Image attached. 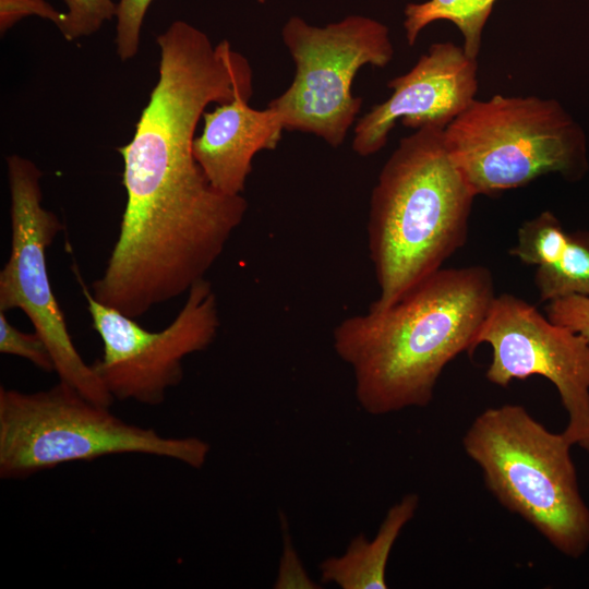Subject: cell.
Wrapping results in <instances>:
<instances>
[{
	"label": "cell",
	"mask_w": 589,
	"mask_h": 589,
	"mask_svg": "<svg viewBox=\"0 0 589 589\" xmlns=\"http://www.w3.org/2000/svg\"><path fill=\"white\" fill-rule=\"evenodd\" d=\"M495 297L486 267H442L390 305L341 321L333 348L360 407L383 416L428 406L445 366L477 347Z\"/></svg>",
	"instance_id": "cell-1"
},
{
	"label": "cell",
	"mask_w": 589,
	"mask_h": 589,
	"mask_svg": "<svg viewBox=\"0 0 589 589\" xmlns=\"http://www.w3.org/2000/svg\"><path fill=\"white\" fill-rule=\"evenodd\" d=\"M476 193L450 156L444 129L399 141L370 197L368 244L382 309L442 268L466 241Z\"/></svg>",
	"instance_id": "cell-2"
},
{
	"label": "cell",
	"mask_w": 589,
	"mask_h": 589,
	"mask_svg": "<svg viewBox=\"0 0 589 589\" xmlns=\"http://www.w3.org/2000/svg\"><path fill=\"white\" fill-rule=\"evenodd\" d=\"M573 444L548 430L525 407L483 410L462 437L489 491L558 552L579 558L589 548V507L570 456Z\"/></svg>",
	"instance_id": "cell-3"
},
{
	"label": "cell",
	"mask_w": 589,
	"mask_h": 589,
	"mask_svg": "<svg viewBox=\"0 0 589 589\" xmlns=\"http://www.w3.org/2000/svg\"><path fill=\"white\" fill-rule=\"evenodd\" d=\"M211 445L128 423L59 381L34 393L0 387V478L26 479L62 464L121 454L165 457L201 469Z\"/></svg>",
	"instance_id": "cell-4"
},
{
	"label": "cell",
	"mask_w": 589,
	"mask_h": 589,
	"mask_svg": "<svg viewBox=\"0 0 589 589\" xmlns=\"http://www.w3.org/2000/svg\"><path fill=\"white\" fill-rule=\"evenodd\" d=\"M448 152L471 189L495 194L584 164L585 137L554 99L494 95L474 99L444 129Z\"/></svg>",
	"instance_id": "cell-5"
},
{
	"label": "cell",
	"mask_w": 589,
	"mask_h": 589,
	"mask_svg": "<svg viewBox=\"0 0 589 589\" xmlns=\"http://www.w3.org/2000/svg\"><path fill=\"white\" fill-rule=\"evenodd\" d=\"M281 37L296 73L268 107L279 115L285 130L312 133L339 147L362 106L351 89L358 71L368 64L384 68L394 58L387 26L352 14L318 27L293 15Z\"/></svg>",
	"instance_id": "cell-6"
},
{
	"label": "cell",
	"mask_w": 589,
	"mask_h": 589,
	"mask_svg": "<svg viewBox=\"0 0 589 589\" xmlns=\"http://www.w3.org/2000/svg\"><path fill=\"white\" fill-rule=\"evenodd\" d=\"M11 243L0 271V311L21 309L45 341L62 381L89 400L110 407L115 400L93 365L77 352L52 291L47 250L63 226L43 206L41 170L17 154L7 156Z\"/></svg>",
	"instance_id": "cell-7"
},
{
	"label": "cell",
	"mask_w": 589,
	"mask_h": 589,
	"mask_svg": "<svg viewBox=\"0 0 589 589\" xmlns=\"http://www.w3.org/2000/svg\"><path fill=\"white\" fill-rule=\"evenodd\" d=\"M92 326L103 341V356L93 369L115 399L156 406L180 384L183 359L205 350L219 328L217 297L205 278L188 291L173 321L159 332L93 298L76 272Z\"/></svg>",
	"instance_id": "cell-8"
},
{
	"label": "cell",
	"mask_w": 589,
	"mask_h": 589,
	"mask_svg": "<svg viewBox=\"0 0 589 589\" xmlns=\"http://www.w3.org/2000/svg\"><path fill=\"white\" fill-rule=\"evenodd\" d=\"M492 349L485 376L506 387L513 380L540 375L557 389L568 421L565 437L577 445L589 435V340L552 322L527 301L496 296L477 346Z\"/></svg>",
	"instance_id": "cell-9"
},
{
	"label": "cell",
	"mask_w": 589,
	"mask_h": 589,
	"mask_svg": "<svg viewBox=\"0 0 589 589\" xmlns=\"http://www.w3.org/2000/svg\"><path fill=\"white\" fill-rule=\"evenodd\" d=\"M387 86L392 95L356 123L352 149L359 156L381 151L398 120L416 130L429 125L445 129L476 99L478 62L462 46L436 43Z\"/></svg>",
	"instance_id": "cell-10"
},
{
	"label": "cell",
	"mask_w": 589,
	"mask_h": 589,
	"mask_svg": "<svg viewBox=\"0 0 589 589\" xmlns=\"http://www.w3.org/2000/svg\"><path fill=\"white\" fill-rule=\"evenodd\" d=\"M250 98L240 93L205 111L203 131L193 141V155L206 179L226 195H241L253 157L262 149L276 148L285 130L274 109L252 108Z\"/></svg>",
	"instance_id": "cell-11"
},
{
	"label": "cell",
	"mask_w": 589,
	"mask_h": 589,
	"mask_svg": "<svg viewBox=\"0 0 589 589\" xmlns=\"http://www.w3.org/2000/svg\"><path fill=\"white\" fill-rule=\"evenodd\" d=\"M418 506L419 496L406 494L387 510L373 539L359 533L344 554L323 560L318 565L322 584H334L341 589H386L392 549Z\"/></svg>",
	"instance_id": "cell-12"
},
{
	"label": "cell",
	"mask_w": 589,
	"mask_h": 589,
	"mask_svg": "<svg viewBox=\"0 0 589 589\" xmlns=\"http://www.w3.org/2000/svg\"><path fill=\"white\" fill-rule=\"evenodd\" d=\"M495 2L496 0H428L409 3L404 11L407 43L413 46L425 26L446 20L454 23L462 34L465 52L478 59L483 27Z\"/></svg>",
	"instance_id": "cell-13"
},
{
	"label": "cell",
	"mask_w": 589,
	"mask_h": 589,
	"mask_svg": "<svg viewBox=\"0 0 589 589\" xmlns=\"http://www.w3.org/2000/svg\"><path fill=\"white\" fill-rule=\"evenodd\" d=\"M534 284L542 301L572 294L589 297V236L568 233L555 260L537 267Z\"/></svg>",
	"instance_id": "cell-14"
},
{
	"label": "cell",
	"mask_w": 589,
	"mask_h": 589,
	"mask_svg": "<svg viewBox=\"0 0 589 589\" xmlns=\"http://www.w3.org/2000/svg\"><path fill=\"white\" fill-rule=\"evenodd\" d=\"M567 237L558 219L546 211L522 224L510 254L522 263L544 266L555 260Z\"/></svg>",
	"instance_id": "cell-15"
},
{
	"label": "cell",
	"mask_w": 589,
	"mask_h": 589,
	"mask_svg": "<svg viewBox=\"0 0 589 589\" xmlns=\"http://www.w3.org/2000/svg\"><path fill=\"white\" fill-rule=\"evenodd\" d=\"M63 2L67 11L59 31L68 41L93 35L107 21L116 17L117 3L112 0H63Z\"/></svg>",
	"instance_id": "cell-16"
},
{
	"label": "cell",
	"mask_w": 589,
	"mask_h": 589,
	"mask_svg": "<svg viewBox=\"0 0 589 589\" xmlns=\"http://www.w3.org/2000/svg\"><path fill=\"white\" fill-rule=\"evenodd\" d=\"M0 352L26 359L45 372L55 371L52 357L43 338L36 332L24 333L17 329L2 311H0Z\"/></svg>",
	"instance_id": "cell-17"
},
{
	"label": "cell",
	"mask_w": 589,
	"mask_h": 589,
	"mask_svg": "<svg viewBox=\"0 0 589 589\" xmlns=\"http://www.w3.org/2000/svg\"><path fill=\"white\" fill-rule=\"evenodd\" d=\"M154 0H119L116 11V51L121 61L133 59L146 12Z\"/></svg>",
	"instance_id": "cell-18"
},
{
	"label": "cell",
	"mask_w": 589,
	"mask_h": 589,
	"mask_svg": "<svg viewBox=\"0 0 589 589\" xmlns=\"http://www.w3.org/2000/svg\"><path fill=\"white\" fill-rule=\"evenodd\" d=\"M546 316L589 340V297L572 294L548 302Z\"/></svg>",
	"instance_id": "cell-19"
},
{
	"label": "cell",
	"mask_w": 589,
	"mask_h": 589,
	"mask_svg": "<svg viewBox=\"0 0 589 589\" xmlns=\"http://www.w3.org/2000/svg\"><path fill=\"white\" fill-rule=\"evenodd\" d=\"M27 16L49 20L58 28L64 21V12L58 11L46 0H0L1 36Z\"/></svg>",
	"instance_id": "cell-20"
},
{
	"label": "cell",
	"mask_w": 589,
	"mask_h": 589,
	"mask_svg": "<svg viewBox=\"0 0 589 589\" xmlns=\"http://www.w3.org/2000/svg\"><path fill=\"white\" fill-rule=\"evenodd\" d=\"M281 517V528H283V554L280 557L279 569L277 573L276 580L274 582V588L276 589H318V586L314 580H312L306 570L303 567V564L297 554L289 531L287 529V522L284 515Z\"/></svg>",
	"instance_id": "cell-21"
},
{
	"label": "cell",
	"mask_w": 589,
	"mask_h": 589,
	"mask_svg": "<svg viewBox=\"0 0 589 589\" xmlns=\"http://www.w3.org/2000/svg\"><path fill=\"white\" fill-rule=\"evenodd\" d=\"M577 445L589 453V435L582 438Z\"/></svg>",
	"instance_id": "cell-22"
},
{
	"label": "cell",
	"mask_w": 589,
	"mask_h": 589,
	"mask_svg": "<svg viewBox=\"0 0 589 589\" xmlns=\"http://www.w3.org/2000/svg\"><path fill=\"white\" fill-rule=\"evenodd\" d=\"M267 0H257L259 3L264 4Z\"/></svg>",
	"instance_id": "cell-23"
}]
</instances>
